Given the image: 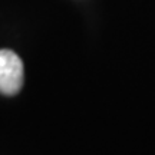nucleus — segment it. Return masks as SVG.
I'll return each instance as SVG.
<instances>
[{
	"mask_svg": "<svg viewBox=\"0 0 155 155\" xmlns=\"http://www.w3.org/2000/svg\"><path fill=\"white\" fill-rule=\"evenodd\" d=\"M23 85V62L9 49L0 50V94L16 95Z\"/></svg>",
	"mask_w": 155,
	"mask_h": 155,
	"instance_id": "1",
	"label": "nucleus"
}]
</instances>
